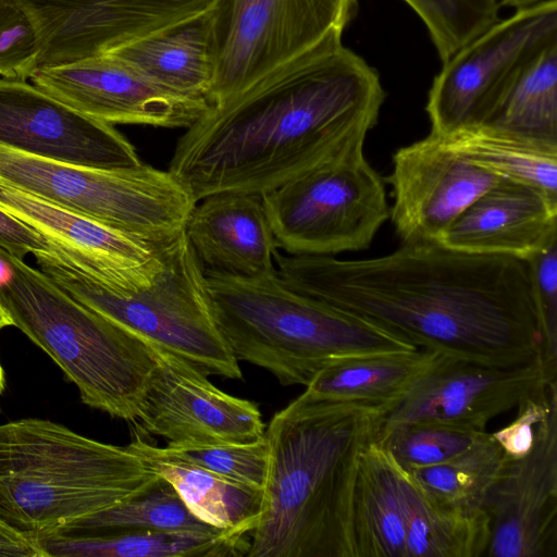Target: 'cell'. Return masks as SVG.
I'll return each mask as SVG.
<instances>
[{"label": "cell", "instance_id": "obj_1", "mask_svg": "<svg viewBox=\"0 0 557 557\" xmlns=\"http://www.w3.org/2000/svg\"><path fill=\"white\" fill-rule=\"evenodd\" d=\"M274 263L292 289L417 348L496 366L543 355L525 260L413 242L359 260L277 249Z\"/></svg>", "mask_w": 557, "mask_h": 557}, {"label": "cell", "instance_id": "obj_2", "mask_svg": "<svg viewBox=\"0 0 557 557\" xmlns=\"http://www.w3.org/2000/svg\"><path fill=\"white\" fill-rule=\"evenodd\" d=\"M384 100L376 70L341 44L210 104L178 138L168 171L196 201L261 196L368 134Z\"/></svg>", "mask_w": 557, "mask_h": 557}, {"label": "cell", "instance_id": "obj_3", "mask_svg": "<svg viewBox=\"0 0 557 557\" xmlns=\"http://www.w3.org/2000/svg\"><path fill=\"white\" fill-rule=\"evenodd\" d=\"M387 410L302 394L265 426L269 469L248 557H351L349 506L361 450Z\"/></svg>", "mask_w": 557, "mask_h": 557}, {"label": "cell", "instance_id": "obj_4", "mask_svg": "<svg viewBox=\"0 0 557 557\" xmlns=\"http://www.w3.org/2000/svg\"><path fill=\"white\" fill-rule=\"evenodd\" d=\"M159 479L128 445L44 419L0 424V521L33 540L114 507Z\"/></svg>", "mask_w": 557, "mask_h": 557}, {"label": "cell", "instance_id": "obj_5", "mask_svg": "<svg viewBox=\"0 0 557 557\" xmlns=\"http://www.w3.org/2000/svg\"><path fill=\"white\" fill-rule=\"evenodd\" d=\"M220 330L238 361L304 385L348 359L412 351L410 343L288 287L276 270L244 277L206 270Z\"/></svg>", "mask_w": 557, "mask_h": 557}, {"label": "cell", "instance_id": "obj_6", "mask_svg": "<svg viewBox=\"0 0 557 557\" xmlns=\"http://www.w3.org/2000/svg\"><path fill=\"white\" fill-rule=\"evenodd\" d=\"M0 260L9 271L0 304L12 325L55 361L84 404L135 423L156 366L150 345L24 260L2 249Z\"/></svg>", "mask_w": 557, "mask_h": 557}, {"label": "cell", "instance_id": "obj_7", "mask_svg": "<svg viewBox=\"0 0 557 557\" xmlns=\"http://www.w3.org/2000/svg\"><path fill=\"white\" fill-rule=\"evenodd\" d=\"M34 256L38 269L73 298L143 341L207 374L243 377L220 330L205 268L185 230L161 244L162 265L152 285L133 294L104 288L51 249Z\"/></svg>", "mask_w": 557, "mask_h": 557}, {"label": "cell", "instance_id": "obj_8", "mask_svg": "<svg viewBox=\"0 0 557 557\" xmlns=\"http://www.w3.org/2000/svg\"><path fill=\"white\" fill-rule=\"evenodd\" d=\"M0 183L151 243L184 231L196 199L169 171L106 170L0 145Z\"/></svg>", "mask_w": 557, "mask_h": 557}, {"label": "cell", "instance_id": "obj_9", "mask_svg": "<svg viewBox=\"0 0 557 557\" xmlns=\"http://www.w3.org/2000/svg\"><path fill=\"white\" fill-rule=\"evenodd\" d=\"M368 134L335 156L261 195L275 243L292 256L367 249L389 218L385 187L364 156Z\"/></svg>", "mask_w": 557, "mask_h": 557}, {"label": "cell", "instance_id": "obj_10", "mask_svg": "<svg viewBox=\"0 0 557 557\" xmlns=\"http://www.w3.org/2000/svg\"><path fill=\"white\" fill-rule=\"evenodd\" d=\"M358 0H221L213 11L210 104L343 44Z\"/></svg>", "mask_w": 557, "mask_h": 557}, {"label": "cell", "instance_id": "obj_11", "mask_svg": "<svg viewBox=\"0 0 557 557\" xmlns=\"http://www.w3.org/2000/svg\"><path fill=\"white\" fill-rule=\"evenodd\" d=\"M557 38V0L516 10L475 36L435 75L428 95L430 134L443 138L486 124L513 73Z\"/></svg>", "mask_w": 557, "mask_h": 557}, {"label": "cell", "instance_id": "obj_12", "mask_svg": "<svg viewBox=\"0 0 557 557\" xmlns=\"http://www.w3.org/2000/svg\"><path fill=\"white\" fill-rule=\"evenodd\" d=\"M553 381H557V363L543 355L516 366L442 355L384 414L379 434L420 421L486 431L491 420Z\"/></svg>", "mask_w": 557, "mask_h": 557}, {"label": "cell", "instance_id": "obj_13", "mask_svg": "<svg viewBox=\"0 0 557 557\" xmlns=\"http://www.w3.org/2000/svg\"><path fill=\"white\" fill-rule=\"evenodd\" d=\"M15 1L36 27L42 66L112 53L208 15L221 0Z\"/></svg>", "mask_w": 557, "mask_h": 557}, {"label": "cell", "instance_id": "obj_14", "mask_svg": "<svg viewBox=\"0 0 557 557\" xmlns=\"http://www.w3.org/2000/svg\"><path fill=\"white\" fill-rule=\"evenodd\" d=\"M29 81L79 113L111 125L187 128L210 107L206 97L169 90L112 53L42 65Z\"/></svg>", "mask_w": 557, "mask_h": 557}, {"label": "cell", "instance_id": "obj_15", "mask_svg": "<svg viewBox=\"0 0 557 557\" xmlns=\"http://www.w3.org/2000/svg\"><path fill=\"white\" fill-rule=\"evenodd\" d=\"M149 345L156 366L135 432L172 444L248 443L264 435L255 403L222 392L194 363Z\"/></svg>", "mask_w": 557, "mask_h": 557}, {"label": "cell", "instance_id": "obj_16", "mask_svg": "<svg viewBox=\"0 0 557 557\" xmlns=\"http://www.w3.org/2000/svg\"><path fill=\"white\" fill-rule=\"evenodd\" d=\"M0 209L39 233L51 250L113 293L149 288L162 265V243L145 240L2 183Z\"/></svg>", "mask_w": 557, "mask_h": 557}, {"label": "cell", "instance_id": "obj_17", "mask_svg": "<svg viewBox=\"0 0 557 557\" xmlns=\"http://www.w3.org/2000/svg\"><path fill=\"white\" fill-rule=\"evenodd\" d=\"M0 145L96 169L143 163L114 125L79 113L26 81L0 78Z\"/></svg>", "mask_w": 557, "mask_h": 557}, {"label": "cell", "instance_id": "obj_18", "mask_svg": "<svg viewBox=\"0 0 557 557\" xmlns=\"http://www.w3.org/2000/svg\"><path fill=\"white\" fill-rule=\"evenodd\" d=\"M488 557H555L557 548V405L536 426L532 449L506 458L483 503Z\"/></svg>", "mask_w": 557, "mask_h": 557}, {"label": "cell", "instance_id": "obj_19", "mask_svg": "<svg viewBox=\"0 0 557 557\" xmlns=\"http://www.w3.org/2000/svg\"><path fill=\"white\" fill-rule=\"evenodd\" d=\"M499 176L429 136L399 148L386 182L389 218L401 243L438 242L457 216Z\"/></svg>", "mask_w": 557, "mask_h": 557}, {"label": "cell", "instance_id": "obj_20", "mask_svg": "<svg viewBox=\"0 0 557 557\" xmlns=\"http://www.w3.org/2000/svg\"><path fill=\"white\" fill-rule=\"evenodd\" d=\"M557 240V199L542 189L499 177L475 198L438 239L470 253L528 260Z\"/></svg>", "mask_w": 557, "mask_h": 557}, {"label": "cell", "instance_id": "obj_21", "mask_svg": "<svg viewBox=\"0 0 557 557\" xmlns=\"http://www.w3.org/2000/svg\"><path fill=\"white\" fill-rule=\"evenodd\" d=\"M184 230L206 270L244 277L275 270L278 248L259 195L207 196L196 202Z\"/></svg>", "mask_w": 557, "mask_h": 557}, {"label": "cell", "instance_id": "obj_22", "mask_svg": "<svg viewBox=\"0 0 557 557\" xmlns=\"http://www.w3.org/2000/svg\"><path fill=\"white\" fill-rule=\"evenodd\" d=\"M128 446L177 492L187 508L207 524L240 536L256 528L263 492L210 472L149 444L135 432Z\"/></svg>", "mask_w": 557, "mask_h": 557}, {"label": "cell", "instance_id": "obj_23", "mask_svg": "<svg viewBox=\"0 0 557 557\" xmlns=\"http://www.w3.org/2000/svg\"><path fill=\"white\" fill-rule=\"evenodd\" d=\"M351 557H407L394 461L377 437L360 453L349 506Z\"/></svg>", "mask_w": 557, "mask_h": 557}, {"label": "cell", "instance_id": "obj_24", "mask_svg": "<svg viewBox=\"0 0 557 557\" xmlns=\"http://www.w3.org/2000/svg\"><path fill=\"white\" fill-rule=\"evenodd\" d=\"M46 557H225L247 554L249 540L228 532L141 529L62 531L37 540Z\"/></svg>", "mask_w": 557, "mask_h": 557}, {"label": "cell", "instance_id": "obj_25", "mask_svg": "<svg viewBox=\"0 0 557 557\" xmlns=\"http://www.w3.org/2000/svg\"><path fill=\"white\" fill-rule=\"evenodd\" d=\"M443 354L416 349L330 364L305 386L307 398L382 408L387 412Z\"/></svg>", "mask_w": 557, "mask_h": 557}, {"label": "cell", "instance_id": "obj_26", "mask_svg": "<svg viewBox=\"0 0 557 557\" xmlns=\"http://www.w3.org/2000/svg\"><path fill=\"white\" fill-rule=\"evenodd\" d=\"M394 467L407 557L486 555L490 522L484 510L469 512L445 506L431 498L395 461Z\"/></svg>", "mask_w": 557, "mask_h": 557}, {"label": "cell", "instance_id": "obj_27", "mask_svg": "<svg viewBox=\"0 0 557 557\" xmlns=\"http://www.w3.org/2000/svg\"><path fill=\"white\" fill-rule=\"evenodd\" d=\"M213 11L112 54L169 90L208 99L214 76Z\"/></svg>", "mask_w": 557, "mask_h": 557}, {"label": "cell", "instance_id": "obj_28", "mask_svg": "<svg viewBox=\"0 0 557 557\" xmlns=\"http://www.w3.org/2000/svg\"><path fill=\"white\" fill-rule=\"evenodd\" d=\"M437 138L473 164L499 177L533 185L557 199V143L487 124Z\"/></svg>", "mask_w": 557, "mask_h": 557}, {"label": "cell", "instance_id": "obj_29", "mask_svg": "<svg viewBox=\"0 0 557 557\" xmlns=\"http://www.w3.org/2000/svg\"><path fill=\"white\" fill-rule=\"evenodd\" d=\"M486 124L557 143V38L513 73Z\"/></svg>", "mask_w": 557, "mask_h": 557}, {"label": "cell", "instance_id": "obj_30", "mask_svg": "<svg viewBox=\"0 0 557 557\" xmlns=\"http://www.w3.org/2000/svg\"><path fill=\"white\" fill-rule=\"evenodd\" d=\"M504 459L500 447L487 433L483 440L451 460L407 472L434 500L474 512L483 510L484 499Z\"/></svg>", "mask_w": 557, "mask_h": 557}, {"label": "cell", "instance_id": "obj_31", "mask_svg": "<svg viewBox=\"0 0 557 557\" xmlns=\"http://www.w3.org/2000/svg\"><path fill=\"white\" fill-rule=\"evenodd\" d=\"M115 529L197 533L226 532L198 519L187 508L175 488L161 476L143 493L114 507L86 517L64 531Z\"/></svg>", "mask_w": 557, "mask_h": 557}, {"label": "cell", "instance_id": "obj_32", "mask_svg": "<svg viewBox=\"0 0 557 557\" xmlns=\"http://www.w3.org/2000/svg\"><path fill=\"white\" fill-rule=\"evenodd\" d=\"M487 433L451 423L420 421L379 434L377 441L396 465L412 471L456 458Z\"/></svg>", "mask_w": 557, "mask_h": 557}, {"label": "cell", "instance_id": "obj_33", "mask_svg": "<svg viewBox=\"0 0 557 557\" xmlns=\"http://www.w3.org/2000/svg\"><path fill=\"white\" fill-rule=\"evenodd\" d=\"M422 20L442 63L499 20L498 0H404Z\"/></svg>", "mask_w": 557, "mask_h": 557}, {"label": "cell", "instance_id": "obj_34", "mask_svg": "<svg viewBox=\"0 0 557 557\" xmlns=\"http://www.w3.org/2000/svg\"><path fill=\"white\" fill-rule=\"evenodd\" d=\"M170 454L210 472L263 492L269 469L268 443L263 436L248 443H166Z\"/></svg>", "mask_w": 557, "mask_h": 557}, {"label": "cell", "instance_id": "obj_35", "mask_svg": "<svg viewBox=\"0 0 557 557\" xmlns=\"http://www.w3.org/2000/svg\"><path fill=\"white\" fill-rule=\"evenodd\" d=\"M40 55L41 42L29 16L15 0H0V78L29 79Z\"/></svg>", "mask_w": 557, "mask_h": 557}, {"label": "cell", "instance_id": "obj_36", "mask_svg": "<svg viewBox=\"0 0 557 557\" xmlns=\"http://www.w3.org/2000/svg\"><path fill=\"white\" fill-rule=\"evenodd\" d=\"M543 344V355L557 363V240L525 260Z\"/></svg>", "mask_w": 557, "mask_h": 557}, {"label": "cell", "instance_id": "obj_37", "mask_svg": "<svg viewBox=\"0 0 557 557\" xmlns=\"http://www.w3.org/2000/svg\"><path fill=\"white\" fill-rule=\"evenodd\" d=\"M557 405V381L540 387L517 406V416L509 424L491 433L506 458L525 456L533 447L536 426Z\"/></svg>", "mask_w": 557, "mask_h": 557}, {"label": "cell", "instance_id": "obj_38", "mask_svg": "<svg viewBox=\"0 0 557 557\" xmlns=\"http://www.w3.org/2000/svg\"><path fill=\"white\" fill-rule=\"evenodd\" d=\"M0 249L24 260L27 253L49 250V243L22 221L0 209Z\"/></svg>", "mask_w": 557, "mask_h": 557}, {"label": "cell", "instance_id": "obj_39", "mask_svg": "<svg viewBox=\"0 0 557 557\" xmlns=\"http://www.w3.org/2000/svg\"><path fill=\"white\" fill-rule=\"evenodd\" d=\"M0 557H46L36 540L0 521Z\"/></svg>", "mask_w": 557, "mask_h": 557}, {"label": "cell", "instance_id": "obj_40", "mask_svg": "<svg viewBox=\"0 0 557 557\" xmlns=\"http://www.w3.org/2000/svg\"><path fill=\"white\" fill-rule=\"evenodd\" d=\"M547 0H499V7L513 8L515 10L527 9Z\"/></svg>", "mask_w": 557, "mask_h": 557}, {"label": "cell", "instance_id": "obj_41", "mask_svg": "<svg viewBox=\"0 0 557 557\" xmlns=\"http://www.w3.org/2000/svg\"><path fill=\"white\" fill-rule=\"evenodd\" d=\"M9 325H12L11 320L0 304V330Z\"/></svg>", "mask_w": 557, "mask_h": 557}, {"label": "cell", "instance_id": "obj_42", "mask_svg": "<svg viewBox=\"0 0 557 557\" xmlns=\"http://www.w3.org/2000/svg\"><path fill=\"white\" fill-rule=\"evenodd\" d=\"M4 388V372L0 363V395L2 394Z\"/></svg>", "mask_w": 557, "mask_h": 557}, {"label": "cell", "instance_id": "obj_43", "mask_svg": "<svg viewBox=\"0 0 557 557\" xmlns=\"http://www.w3.org/2000/svg\"><path fill=\"white\" fill-rule=\"evenodd\" d=\"M499 1V0H498Z\"/></svg>", "mask_w": 557, "mask_h": 557}]
</instances>
